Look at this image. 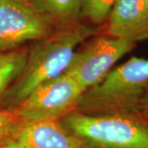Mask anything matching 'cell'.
I'll list each match as a JSON object with an SVG mask.
<instances>
[{
    "mask_svg": "<svg viewBox=\"0 0 148 148\" xmlns=\"http://www.w3.org/2000/svg\"><path fill=\"white\" fill-rule=\"evenodd\" d=\"M82 0H31L33 6L58 27L69 26L80 17Z\"/></svg>",
    "mask_w": 148,
    "mask_h": 148,
    "instance_id": "obj_9",
    "label": "cell"
},
{
    "mask_svg": "<svg viewBox=\"0 0 148 148\" xmlns=\"http://www.w3.org/2000/svg\"><path fill=\"white\" fill-rule=\"evenodd\" d=\"M147 3H148V0H147Z\"/></svg>",
    "mask_w": 148,
    "mask_h": 148,
    "instance_id": "obj_15",
    "label": "cell"
},
{
    "mask_svg": "<svg viewBox=\"0 0 148 148\" xmlns=\"http://www.w3.org/2000/svg\"><path fill=\"white\" fill-rule=\"evenodd\" d=\"M0 148H13L7 141L0 143Z\"/></svg>",
    "mask_w": 148,
    "mask_h": 148,
    "instance_id": "obj_14",
    "label": "cell"
},
{
    "mask_svg": "<svg viewBox=\"0 0 148 148\" xmlns=\"http://www.w3.org/2000/svg\"><path fill=\"white\" fill-rule=\"evenodd\" d=\"M58 27L31 0H0V51L50 36Z\"/></svg>",
    "mask_w": 148,
    "mask_h": 148,
    "instance_id": "obj_6",
    "label": "cell"
},
{
    "mask_svg": "<svg viewBox=\"0 0 148 148\" xmlns=\"http://www.w3.org/2000/svg\"><path fill=\"white\" fill-rule=\"evenodd\" d=\"M107 20V36L134 44L148 40L147 0H117Z\"/></svg>",
    "mask_w": 148,
    "mask_h": 148,
    "instance_id": "obj_8",
    "label": "cell"
},
{
    "mask_svg": "<svg viewBox=\"0 0 148 148\" xmlns=\"http://www.w3.org/2000/svg\"><path fill=\"white\" fill-rule=\"evenodd\" d=\"M148 90V59L132 57L82 93L75 110L89 115L142 112Z\"/></svg>",
    "mask_w": 148,
    "mask_h": 148,
    "instance_id": "obj_2",
    "label": "cell"
},
{
    "mask_svg": "<svg viewBox=\"0 0 148 148\" xmlns=\"http://www.w3.org/2000/svg\"><path fill=\"white\" fill-rule=\"evenodd\" d=\"M59 120L86 148H148V119L143 113L89 115L74 110Z\"/></svg>",
    "mask_w": 148,
    "mask_h": 148,
    "instance_id": "obj_3",
    "label": "cell"
},
{
    "mask_svg": "<svg viewBox=\"0 0 148 148\" xmlns=\"http://www.w3.org/2000/svg\"><path fill=\"white\" fill-rule=\"evenodd\" d=\"M6 141L13 148H86L60 120L25 123Z\"/></svg>",
    "mask_w": 148,
    "mask_h": 148,
    "instance_id": "obj_7",
    "label": "cell"
},
{
    "mask_svg": "<svg viewBox=\"0 0 148 148\" xmlns=\"http://www.w3.org/2000/svg\"><path fill=\"white\" fill-rule=\"evenodd\" d=\"M95 34L79 22L58 27L50 36L35 41L28 49L26 66L0 101L1 109L21 104L39 86L65 73L80 44Z\"/></svg>",
    "mask_w": 148,
    "mask_h": 148,
    "instance_id": "obj_1",
    "label": "cell"
},
{
    "mask_svg": "<svg viewBox=\"0 0 148 148\" xmlns=\"http://www.w3.org/2000/svg\"><path fill=\"white\" fill-rule=\"evenodd\" d=\"M142 112L148 119V90L144 95L143 102H142Z\"/></svg>",
    "mask_w": 148,
    "mask_h": 148,
    "instance_id": "obj_13",
    "label": "cell"
},
{
    "mask_svg": "<svg viewBox=\"0 0 148 148\" xmlns=\"http://www.w3.org/2000/svg\"><path fill=\"white\" fill-rule=\"evenodd\" d=\"M117 0H82L80 16L95 24L104 22L108 18Z\"/></svg>",
    "mask_w": 148,
    "mask_h": 148,
    "instance_id": "obj_11",
    "label": "cell"
},
{
    "mask_svg": "<svg viewBox=\"0 0 148 148\" xmlns=\"http://www.w3.org/2000/svg\"><path fill=\"white\" fill-rule=\"evenodd\" d=\"M82 93L79 85L63 73L39 86L14 108L24 123L59 120L76 110Z\"/></svg>",
    "mask_w": 148,
    "mask_h": 148,
    "instance_id": "obj_5",
    "label": "cell"
},
{
    "mask_svg": "<svg viewBox=\"0 0 148 148\" xmlns=\"http://www.w3.org/2000/svg\"><path fill=\"white\" fill-rule=\"evenodd\" d=\"M23 123L16 108L0 109V143L12 138Z\"/></svg>",
    "mask_w": 148,
    "mask_h": 148,
    "instance_id": "obj_12",
    "label": "cell"
},
{
    "mask_svg": "<svg viewBox=\"0 0 148 148\" xmlns=\"http://www.w3.org/2000/svg\"><path fill=\"white\" fill-rule=\"evenodd\" d=\"M28 49L21 46L8 51H0V101L26 66Z\"/></svg>",
    "mask_w": 148,
    "mask_h": 148,
    "instance_id": "obj_10",
    "label": "cell"
},
{
    "mask_svg": "<svg viewBox=\"0 0 148 148\" xmlns=\"http://www.w3.org/2000/svg\"><path fill=\"white\" fill-rule=\"evenodd\" d=\"M136 44L101 36L74 53L65 73L84 92L99 84L117 61L130 52Z\"/></svg>",
    "mask_w": 148,
    "mask_h": 148,
    "instance_id": "obj_4",
    "label": "cell"
}]
</instances>
